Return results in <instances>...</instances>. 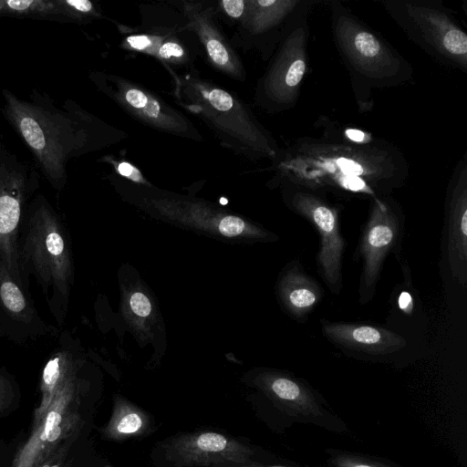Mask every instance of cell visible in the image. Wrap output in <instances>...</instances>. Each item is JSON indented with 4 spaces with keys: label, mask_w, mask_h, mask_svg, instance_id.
Segmentation results:
<instances>
[{
    "label": "cell",
    "mask_w": 467,
    "mask_h": 467,
    "mask_svg": "<svg viewBox=\"0 0 467 467\" xmlns=\"http://www.w3.org/2000/svg\"><path fill=\"white\" fill-rule=\"evenodd\" d=\"M320 135L294 140L275 161L276 180L286 179L342 197L391 195L409 177V163L389 140L320 116Z\"/></svg>",
    "instance_id": "1"
},
{
    "label": "cell",
    "mask_w": 467,
    "mask_h": 467,
    "mask_svg": "<svg viewBox=\"0 0 467 467\" xmlns=\"http://www.w3.org/2000/svg\"><path fill=\"white\" fill-rule=\"evenodd\" d=\"M0 111L31 152L34 162L58 196L67 183V163L99 150L111 140L99 119L67 99L57 107L50 95L36 88L29 99L2 89Z\"/></svg>",
    "instance_id": "2"
},
{
    "label": "cell",
    "mask_w": 467,
    "mask_h": 467,
    "mask_svg": "<svg viewBox=\"0 0 467 467\" xmlns=\"http://www.w3.org/2000/svg\"><path fill=\"white\" fill-rule=\"evenodd\" d=\"M327 5L334 44L350 77L358 109L360 113L371 111V90L408 83L413 67L339 0H329Z\"/></svg>",
    "instance_id": "3"
},
{
    "label": "cell",
    "mask_w": 467,
    "mask_h": 467,
    "mask_svg": "<svg viewBox=\"0 0 467 467\" xmlns=\"http://www.w3.org/2000/svg\"><path fill=\"white\" fill-rule=\"evenodd\" d=\"M21 269L34 276L48 309L63 326L73 277L72 259L62 220L47 197L37 193L26 207L18 244Z\"/></svg>",
    "instance_id": "4"
},
{
    "label": "cell",
    "mask_w": 467,
    "mask_h": 467,
    "mask_svg": "<svg viewBox=\"0 0 467 467\" xmlns=\"http://www.w3.org/2000/svg\"><path fill=\"white\" fill-rule=\"evenodd\" d=\"M175 78L178 103L206 123L223 146L250 161L278 160L282 149L235 95L196 73Z\"/></svg>",
    "instance_id": "5"
},
{
    "label": "cell",
    "mask_w": 467,
    "mask_h": 467,
    "mask_svg": "<svg viewBox=\"0 0 467 467\" xmlns=\"http://www.w3.org/2000/svg\"><path fill=\"white\" fill-rule=\"evenodd\" d=\"M407 37L440 64L467 73V33L440 0H380Z\"/></svg>",
    "instance_id": "6"
},
{
    "label": "cell",
    "mask_w": 467,
    "mask_h": 467,
    "mask_svg": "<svg viewBox=\"0 0 467 467\" xmlns=\"http://www.w3.org/2000/svg\"><path fill=\"white\" fill-rule=\"evenodd\" d=\"M39 188L40 172L35 162L21 159L0 136V261L28 293L18 244L26 207Z\"/></svg>",
    "instance_id": "7"
},
{
    "label": "cell",
    "mask_w": 467,
    "mask_h": 467,
    "mask_svg": "<svg viewBox=\"0 0 467 467\" xmlns=\"http://www.w3.org/2000/svg\"><path fill=\"white\" fill-rule=\"evenodd\" d=\"M285 205L307 221L318 234L317 268L334 296L343 288V259L346 241L340 232L339 209L327 193L286 179H277Z\"/></svg>",
    "instance_id": "8"
},
{
    "label": "cell",
    "mask_w": 467,
    "mask_h": 467,
    "mask_svg": "<svg viewBox=\"0 0 467 467\" xmlns=\"http://www.w3.org/2000/svg\"><path fill=\"white\" fill-rule=\"evenodd\" d=\"M405 214L391 195L369 200L367 220L361 229L355 257L361 262L358 287L360 305L369 303L377 290L385 261L390 254L397 261L402 256Z\"/></svg>",
    "instance_id": "9"
},
{
    "label": "cell",
    "mask_w": 467,
    "mask_h": 467,
    "mask_svg": "<svg viewBox=\"0 0 467 467\" xmlns=\"http://www.w3.org/2000/svg\"><path fill=\"white\" fill-rule=\"evenodd\" d=\"M309 14L302 15L292 25L257 82L256 103L269 113L291 109L299 99L308 67Z\"/></svg>",
    "instance_id": "10"
},
{
    "label": "cell",
    "mask_w": 467,
    "mask_h": 467,
    "mask_svg": "<svg viewBox=\"0 0 467 467\" xmlns=\"http://www.w3.org/2000/svg\"><path fill=\"white\" fill-rule=\"evenodd\" d=\"M95 87L141 124L181 138L202 140L193 124L158 95L122 77L100 71L88 76Z\"/></svg>",
    "instance_id": "11"
},
{
    "label": "cell",
    "mask_w": 467,
    "mask_h": 467,
    "mask_svg": "<svg viewBox=\"0 0 467 467\" xmlns=\"http://www.w3.org/2000/svg\"><path fill=\"white\" fill-rule=\"evenodd\" d=\"M441 259L452 279L467 285V161L456 163L449 180L443 213Z\"/></svg>",
    "instance_id": "12"
},
{
    "label": "cell",
    "mask_w": 467,
    "mask_h": 467,
    "mask_svg": "<svg viewBox=\"0 0 467 467\" xmlns=\"http://www.w3.org/2000/svg\"><path fill=\"white\" fill-rule=\"evenodd\" d=\"M59 332L43 319L30 293L0 261V337L25 347L39 339L58 337Z\"/></svg>",
    "instance_id": "13"
},
{
    "label": "cell",
    "mask_w": 467,
    "mask_h": 467,
    "mask_svg": "<svg viewBox=\"0 0 467 467\" xmlns=\"http://www.w3.org/2000/svg\"><path fill=\"white\" fill-rule=\"evenodd\" d=\"M320 0H246L240 20L244 35L260 48L264 59L274 54L285 35L302 15Z\"/></svg>",
    "instance_id": "14"
},
{
    "label": "cell",
    "mask_w": 467,
    "mask_h": 467,
    "mask_svg": "<svg viewBox=\"0 0 467 467\" xmlns=\"http://www.w3.org/2000/svg\"><path fill=\"white\" fill-rule=\"evenodd\" d=\"M320 327L330 343L357 358L381 359L400 352L407 345L402 335L379 325L322 319Z\"/></svg>",
    "instance_id": "15"
},
{
    "label": "cell",
    "mask_w": 467,
    "mask_h": 467,
    "mask_svg": "<svg viewBox=\"0 0 467 467\" xmlns=\"http://www.w3.org/2000/svg\"><path fill=\"white\" fill-rule=\"evenodd\" d=\"M186 22L206 53L211 66L221 73L244 81L245 69L228 39L214 21L213 10L206 2H182Z\"/></svg>",
    "instance_id": "16"
},
{
    "label": "cell",
    "mask_w": 467,
    "mask_h": 467,
    "mask_svg": "<svg viewBox=\"0 0 467 467\" xmlns=\"http://www.w3.org/2000/svg\"><path fill=\"white\" fill-rule=\"evenodd\" d=\"M279 296L286 313L297 323H305L324 296L320 284L296 259L291 261L282 275Z\"/></svg>",
    "instance_id": "17"
},
{
    "label": "cell",
    "mask_w": 467,
    "mask_h": 467,
    "mask_svg": "<svg viewBox=\"0 0 467 467\" xmlns=\"http://www.w3.org/2000/svg\"><path fill=\"white\" fill-rule=\"evenodd\" d=\"M71 23L60 0H0V17Z\"/></svg>",
    "instance_id": "18"
},
{
    "label": "cell",
    "mask_w": 467,
    "mask_h": 467,
    "mask_svg": "<svg viewBox=\"0 0 467 467\" xmlns=\"http://www.w3.org/2000/svg\"><path fill=\"white\" fill-rule=\"evenodd\" d=\"M326 467H404L387 458L337 448L325 449Z\"/></svg>",
    "instance_id": "19"
},
{
    "label": "cell",
    "mask_w": 467,
    "mask_h": 467,
    "mask_svg": "<svg viewBox=\"0 0 467 467\" xmlns=\"http://www.w3.org/2000/svg\"><path fill=\"white\" fill-rule=\"evenodd\" d=\"M71 23H88L100 16L96 5L88 0H61Z\"/></svg>",
    "instance_id": "20"
},
{
    "label": "cell",
    "mask_w": 467,
    "mask_h": 467,
    "mask_svg": "<svg viewBox=\"0 0 467 467\" xmlns=\"http://www.w3.org/2000/svg\"><path fill=\"white\" fill-rule=\"evenodd\" d=\"M196 444L202 451H219L226 447L227 440L218 433L206 432L197 439Z\"/></svg>",
    "instance_id": "21"
},
{
    "label": "cell",
    "mask_w": 467,
    "mask_h": 467,
    "mask_svg": "<svg viewBox=\"0 0 467 467\" xmlns=\"http://www.w3.org/2000/svg\"><path fill=\"white\" fill-rule=\"evenodd\" d=\"M245 223L238 216L227 215L218 223L219 232L227 237L237 236L244 230Z\"/></svg>",
    "instance_id": "22"
},
{
    "label": "cell",
    "mask_w": 467,
    "mask_h": 467,
    "mask_svg": "<svg viewBox=\"0 0 467 467\" xmlns=\"http://www.w3.org/2000/svg\"><path fill=\"white\" fill-rule=\"evenodd\" d=\"M219 5L229 17L241 20L245 12L246 0H223Z\"/></svg>",
    "instance_id": "23"
},
{
    "label": "cell",
    "mask_w": 467,
    "mask_h": 467,
    "mask_svg": "<svg viewBox=\"0 0 467 467\" xmlns=\"http://www.w3.org/2000/svg\"><path fill=\"white\" fill-rule=\"evenodd\" d=\"M130 306L132 312L139 317H147L151 311L150 300L140 292H136L130 296Z\"/></svg>",
    "instance_id": "24"
},
{
    "label": "cell",
    "mask_w": 467,
    "mask_h": 467,
    "mask_svg": "<svg viewBox=\"0 0 467 467\" xmlns=\"http://www.w3.org/2000/svg\"><path fill=\"white\" fill-rule=\"evenodd\" d=\"M142 424L140 417L135 413H130L123 417L118 424V431L122 433H132L137 431Z\"/></svg>",
    "instance_id": "25"
},
{
    "label": "cell",
    "mask_w": 467,
    "mask_h": 467,
    "mask_svg": "<svg viewBox=\"0 0 467 467\" xmlns=\"http://www.w3.org/2000/svg\"><path fill=\"white\" fill-rule=\"evenodd\" d=\"M116 169L118 171L119 174H120L123 177L128 178L130 181H133V182H139V183L144 182L141 173L129 162H125V161L119 162Z\"/></svg>",
    "instance_id": "26"
},
{
    "label": "cell",
    "mask_w": 467,
    "mask_h": 467,
    "mask_svg": "<svg viewBox=\"0 0 467 467\" xmlns=\"http://www.w3.org/2000/svg\"><path fill=\"white\" fill-rule=\"evenodd\" d=\"M43 467H59V466L57 464H54V465L45 464Z\"/></svg>",
    "instance_id": "27"
}]
</instances>
